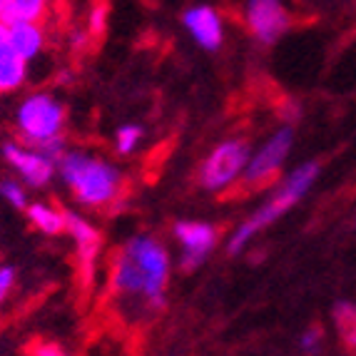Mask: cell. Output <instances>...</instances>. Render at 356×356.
<instances>
[{
  "mask_svg": "<svg viewBox=\"0 0 356 356\" xmlns=\"http://www.w3.org/2000/svg\"><path fill=\"white\" fill-rule=\"evenodd\" d=\"M170 277V257L152 237H135L115 264L113 284L122 297H140L152 307L165 302V286Z\"/></svg>",
  "mask_w": 356,
  "mask_h": 356,
  "instance_id": "1",
  "label": "cell"
},
{
  "mask_svg": "<svg viewBox=\"0 0 356 356\" xmlns=\"http://www.w3.org/2000/svg\"><path fill=\"white\" fill-rule=\"evenodd\" d=\"M58 167L72 195L88 207H102L118 195L120 172L105 160L88 157L83 152H65Z\"/></svg>",
  "mask_w": 356,
  "mask_h": 356,
  "instance_id": "2",
  "label": "cell"
},
{
  "mask_svg": "<svg viewBox=\"0 0 356 356\" xmlns=\"http://www.w3.org/2000/svg\"><path fill=\"white\" fill-rule=\"evenodd\" d=\"M316 175H319V162H307V165H302L299 170H294V172L286 177V182L282 184V190L277 192L267 204H261L250 220L244 222V225L232 234L229 244H227V254H237L244 244L254 237L257 232H261L264 227L277 222L286 209L294 207V204L307 195V190L316 179Z\"/></svg>",
  "mask_w": 356,
  "mask_h": 356,
  "instance_id": "3",
  "label": "cell"
},
{
  "mask_svg": "<svg viewBox=\"0 0 356 356\" xmlns=\"http://www.w3.org/2000/svg\"><path fill=\"white\" fill-rule=\"evenodd\" d=\"M63 125H65V107L45 92L25 97L18 110V130L30 145H42L58 137Z\"/></svg>",
  "mask_w": 356,
  "mask_h": 356,
  "instance_id": "4",
  "label": "cell"
},
{
  "mask_svg": "<svg viewBox=\"0 0 356 356\" xmlns=\"http://www.w3.org/2000/svg\"><path fill=\"white\" fill-rule=\"evenodd\" d=\"M250 160V143H244V140H227L220 147H214L212 154L204 160L202 170H200V182L209 192L225 190L239 175H244Z\"/></svg>",
  "mask_w": 356,
  "mask_h": 356,
  "instance_id": "5",
  "label": "cell"
},
{
  "mask_svg": "<svg viewBox=\"0 0 356 356\" xmlns=\"http://www.w3.org/2000/svg\"><path fill=\"white\" fill-rule=\"evenodd\" d=\"M247 25L257 40L272 45L289 30V13L282 0H247Z\"/></svg>",
  "mask_w": 356,
  "mask_h": 356,
  "instance_id": "6",
  "label": "cell"
},
{
  "mask_svg": "<svg viewBox=\"0 0 356 356\" xmlns=\"http://www.w3.org/2000/svg\"><path fill=\"white\" fill-rule=\"evenodd\" d=\"M291 143H294V132H291L289 127H282V130L274 132V135L269 137V143L250 160V165L244 170V182L264 184L267 179H272L274 175L280 172L282 162L286 160Z\"/></svg>",
  "mask_w": 356,
  "mask_h": 356,
  "instance_id": "7",
  "label": "cell"
},
{
  "mask_svg": "<svg viewBox=\"0 0 356 356\" xmlns=\"http://www.w3.org/2000/svg\"><path fill=\"white\" fill-rule=\"evenodd\" d=\"M175 234L182 242V264L179 267L184 272H195L220 239V229L207 222H177Z\"/></svg>",
  "mask_w": 356,
  "mask_h": 356,
  "instance_id": "8",
  "label": "cell"
},
{
  "mask_svg": "<svg viewBox=\"0 0 356 356\" xmlns=\"http://www.w3.org/2000/svg\"><path fill=\"white\" fill-rule=\"evenodd\" d=\"M182 25L187 28L195 42L204 50H220L225 40V30H222V18L217 10L209 6H195L182 13Z\"/></svg>",
  "mask_w": 356,
  "mask_h": 356,
  "instance_id": "9",
  "label": "cell"
},
{
  "mask_svg": "<svg viewBox=\"0 0 356 356\" xmlns=\"http://www.w3.org/2000/svg\"><path fill=\"white\" fill-rule=\"evenodd\" d=\"M3 154H6V160L23 175L25 182L33 184V187L48 184L55 172L53 162L45 160L40 152H28V149L18 147V145H13V143H8L6 147H3Z\"/></svg>",
  "mask_w": 356,
  "mask_h": 356,
  "instance_id": "10",
  "label": "cell"
},
{
  "mask_svg": "<svg viewBox=\"0 0 356 356\" xmlns=\"http://www.w3.org/2000/svg\"><path fill=\"white\" fill-rule=\"evenodd\" d=\"M65 217V232H70L72 239L77 242V257H80V267L85 272V280H90L92 274V264L97 259V252H100V232L95 227H90L88 222L75 212H63Z\"/></svg>",
  "mask_w": 356,
  "mask_h": 356,
  "instance_id": "11",
  "label": "cell"
},
{
  "mask_svg": "<svg viewBox=\"0 0 356 356\" xmlns=\"http://www.w3.org/2000/svg\"><path fill=\"white\" fill-rule=\"evenodd\" d=\"M25 63L10 45L8 25L0 23V92H10L25 83Z\"/></svg>",
  "mask_w": 356,
  "mask_h": 356,
  "instance_id": "12",
  "label": "cell"
},
{
  "mask_svg": "<svg viewBox=\"0 0 356 356\" xmlns=\"http://www.w3.org/2000/svg\"><path fill=\"white\" fill-rule=\"evenodd\" d=\"M8 38H10L13 50L30 63L33 58L40 55V50L45 48V30L40 23H18V25H8Z\"/></svg>",
  "mask_w": 356,
  "mask_h": 356,
  "instance_id": "13",
  "label": "cell"
},
{
  "mask_svg": "<svg viewBox=\"0 0 356 356\" xmlns=\"http://www.w3.org/2000/svg\"><path fill=\"white\" fill-rule=\"evenodd\" d=\"M48 8L50 0H0V23H42Z\"/></svg>",
  "mask_w": 356,
  "mask_h": 356,
  "instance_id": "14",
  "label": "cell"
},
{
  "mask_svg": "<svg viewBox=\"0 0 356 356\" xmlns=\"http://www.w3.org/2000/svg\"><path fill=\"white\" fill-rule=\"evenodd\" d=\"M28 220L33 222L40 232L50 234V237H53V234H60V232H65V217H63V212L50 209L48 204H40V202L30 204Z\"/></svg>",
  "mask_w": 356,
  "mask_h": 356,
  "instance_id": "15",
  "label": "cell"
},
{
  "mask_svg": "<svg viewBox=\"0 0 356 356\" xmlns=\"http://www.w3.org/2000/svg\"><path fill=\"white\" fill-rule=\"evenodd\" d=\"M334 319H337L339 337L344 339V344L356 349V307L351 302H339L334 307Z\"/></svg>",
  "mask_w": 356,
  "mask_h": 356,
  "instance_id": "16",
  "label": "cell"
},
{
  "mask_svg": "<svg viewBox=\"0 0 356 356\" xmlns=\"http://www.w3.org/2000/svg\"><path fill=\"white\" fill-rule=\"evenodd\" d=\"M140 137H143V127L140 125H125L118 130V152L122 154H130L135 149V145L140 143Z\"/></svg>",
  "mask_w": 356,
  "mask_h": 356,
  "instance_id": "17",
  "label": "cell"
},
{
  "mask_svg": "<svg viewBox=\"0 0 356 356\" xmlns=\"http://www.w3.org/2000/svg\"><path fill=\"white\" fill-rule=\"evenodd\" d=\"M105 20H107V3L105 0H97L95 6H92V13H90V33L95 38L105 33Z\"/></svg>",
  "mask_w": 356,
  "mask_h": 356,
  "instance_id": "18",
  "label": "cell"
},
{
  "mask_svg": "<svg viewBox=\"0 0 356 356\" xmlns=\"http://www.w3.org/2000/svg\"><path fill=\"white\" fill-rule=\"evenodd\" d=\"M38 147H40L42 157L55 165V162H60V160H63V154H65V140L58 135V137H53V140H48V143L38 145Z\"/></svg>",
  "mask_w": 356,
  "mask_h": 356,
  "instance_id": "19",
  "label": "cell"
},
{
  "mask_svg": "<svg viewBox=\"0 0 356 356\" xmlns=\"http://www.w3.org/2000/svg\"><path fill=\"white\" fill-rule=\"evenodd\" d=\"M0 195L6 197L13 207H25V192H23V187H20L18 182L6 179V182L0 184Z\"/></svg>",
  "mask_w": 356,
  "mask_h": 356,
  "instance_id": "20",
  "label": "cell"
},
{
  "mask_svg": "<svg viewBox=\"0 0 356 356\" xmlns=\"http://www.w3.org/2000/svg\"><path fill=\"white\" fill-rule=\"evenodd\" d=\"M13 284H15V269L0 267V304L6 302V297L10 294Z\"/></svg>",
  "mask_w": 356,
  "mask_h": 356,
  "instance_id": "21",
  "label": "cell"
},
{
  "mask_svg": "<svg viewBox=\"0 0 356 356\" xmlns=\"http://www.w3.org/2000/svg\"><path fill=\"white\" fill-rule=\"evenodd\" d=\"M319 339H321V327H309L302 334V339H299V344H302L304 351H314L316 344H319Z\"/></svg>",
  "mask_w": 356,
  "mask_h": 356,
  "instance_id": "22",
  "label": "cell"
},
{
  "mask_svg": "<svg viewBox=\"0 0 356 356\" xmlns=\"http://www.w3.org/2000/svg\"><path fill=\"white\" fill-rule=\"evenodd\" d=\"M35 356H67V354L60 349L58 344H50V341H38V344H35Z\"/></svg>",
  "mask_w": 356,
  "mask_h": 356,
  "instance_id": "23",
  "label": "cell"
}]
</instances>
